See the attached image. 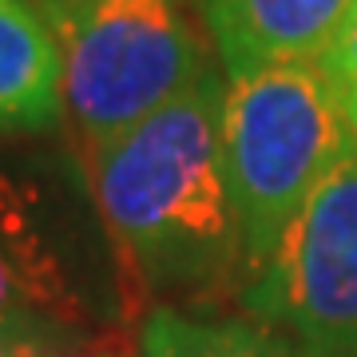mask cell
<instances>
[{
  "instance_id": "obj_3",
  "label": "cell",
  "mask_w": 357,
  "mask_h": 357,
  "mask_svg": "<svg viewBox=\"0 0 357 357\" xmlns=\"http://www.w3.org/2000/svg\"><path fill=\"white\" fill-rule=\"evenodd\" d=\"M60 44V100L84 159L215 72L203 0L40 4Z\"/></svg>"
},
{
  "instance_id": "obj_4",
  "label": "cell",
  "mask_w": 357,
  "mask_h": 357,
  "mask_svg": "<svg viewBox=\"0 0 357 357\" xmlns=\"http://www.w3.org/2000/svg\"><path fill=\"white\" fill-rule=\"evenodd\" d=\"M238 302L310 354L357 357V159L318 187Z\"/></svg>"
},
{
  "instance_id": "obj_5",
  "label": "cell",
  "mask_w": 357,
  "mask_h": 357,
  "mask_svg": "<svg viewBox=\"0 0 357 357\" xmlns=\"http://www.w3.org/2000/svg\"><path fill=\"white\" fill-rule=\"evenodd\" d=\"M357 0H203L222 76L321 60Z\"/></svg>"
},
{
  "instance_id": "obj_2",
  "label": "cell",
  "mask_w": 357,
  "mask_h": 357,
  "mask_svg": "<svg viewBox=\"0 0 357 357\" xmlns=\"http://www.w3.org/2000/svg\"><path fill=\"white\" fill-rule=\"evenodd\" d=\"M222 159L246 282L321 183L357 159V128L318 60L255 68L227 76Z\"/></svg>"
},
{
  "instance_id": "obj_7",
  "label": "cell",
  "mask_w": 357,
  "mask_h": 357,
  "mask_svg": "<svg viewBox=\"0 0 357 357\" xmlns=\"http://www.w3.org/2000/svg\"><path fill=\"white\" fill-rule=\"evenodd\" d=\"M143 357H318L250 314L155 306L139 330Z\"/></svg>"
},
{
  "instance_id": "obj_12",
  "label": "cell",
  "mask_w": 357,
  "mask_h": 357,
  "mask_svg": "<svg viewBox=\"0 0 357 357\" xmlns=\"http://www.w3.org/2000/svg\"><path fill=\"white\" fill-rule=\"evenodd\" d=\"M36 4H60V0H36Z\"/></svg>"
},
{
  "instance_id": "obj_6",
  "label": "cell",
  "mask_w": 357,
  "mask_h": 357,
  "mask_svg": "<svg viewBox=\"0 0 357 357\" xmlns=\"http://www.w3.org/2000/svg\"><path fill=\"white\" fill-rule=\"evenodd\" d=\"M64 119L60 44L36 0H0V131H44Z\"/></svg>"
},
{
  "instance_id": "obj_8",
  "label": "cell",
  "mask_w": 357,
  "mask_h": 357,
  "mask_svg": "<svg viewBox=\"0 0 357 357\" xmlns=\"http://www.w3.org/2000/svg\"><path fill=\"white\" fill-rule=\"evenodd\" d=\"M0 318H40L79 330L84 306L64 262L36 230L0 218Z\"/></svg>"
},
{
  "instance_id": "obj_10",
  "label": "cell",
  "mask_w": 357,
  "mask_h": 357,
  "mask_svg": "<svg viewBox=\"0 0 357 357\" xmlns=\"http://www.w3.org/2000/svg\"><path fill=\"white\" fill-rule=\"evenodd\" d=\"M28 357H143V354H139V345H131L128 337H119V333L84 337V333H76V330H56Z\"/></svg>"
},
{
  "instance_id": "obj_1",
  "label": "cell",
  "mask_w": 357,
  "mask_h": 357,
  "mask_svg": "<svg viewBox=\"0 0 357 357\" xmlns=\"http://www.w3.org/2000/svg\"><path fill=\"white\" fill-rule=\"evenodd\" d=\"M222 100L227 76L215 68L88 159L103 227L143 286H243V234L222 159Z\"/></svg>"
},
{
  "instance_id": "obj_9",
  "label": "cell",
  "mask_w": 357,
  "mask_h": 357,
  "mask_svg": "<svg viewBox=\"0 0 357 357\" xmlns=\"http://www.w3.org/2000/svg\"><path fill=\"white\" fill-rule=\"evenodd\" d=\"M318 64L326 68V76L337 88L345 112H349V119H354V128H357V4H354V13L345 16L342 32L333 36L330 52L321 56Z\"/></svg>"
},
{
  "instance_id": "obj_11",
  "label": "cell",
  "mask_w": 357,
  "mask_h": 357,
  "mask_svg": "<svg viewBox=\"0 0 357 357\" xmlns=\"http://www.w3.org/2000/svg\"><path fill=\"white\" fill-rule=\"evenodd\" d=\"M56 330H68V326H52L40 318H0V357H28Z\"/></svg>"
}]
</instances>
